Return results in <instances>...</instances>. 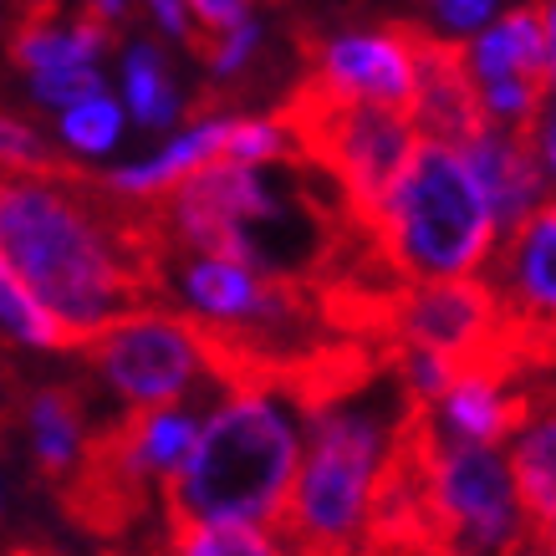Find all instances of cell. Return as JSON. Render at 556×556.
I'll return each instance as SVG.
<instances>
[{"label":"cell","mask_w":556,"mask_h":556,"mask_svg":"<svg viewBox=\"0 0 556 556\" xmlns=\"http://www.w3.org/2000/svg\"><path fill=\"white\" fill-rule=\"evenodd\" d=\"M123 83H128V108L143 128H169L179 118V92L169 83V67L153 47H134L123 62Z\"/></svg>","instance_id":"d6986e66"},{"label":"cell","mask_w":556,"mask_h":556,"mask_svg":"<svg viewBox=\"0 0 556 556\" xmlns=\"http://www.w3.org/2000/svg\"><path fill=\"white\" fill-rule=\"evenodd\" d=\"M92 11H98V16H118L123 0H92Z\"/></svg>","instance_id":"f546056e"},{"label":"cell","mask_w":556,"mask_h":556,"mask_svg":"<svg viewBox=\"0 0 556 556\" xmlns=\"http://www.w3.org/2000/svg\"><path fill=\"white\" fill-rule=\"evenodd\" d=\"M506 459L531 526H546L556 516V399L541 383L531 388L521 424L510 429Z\"/></svg>","instance_id":"7c38bea8"},{"label":"cell","mask_w":556,"mask_h":556,"mask_svg":"<svg viewBox=\"0 0 556 556\" xmlns=\"http://www.w3.org/2000/svg\"><path fill=\"white\" fill-rule=\"evenodd\" d=\"M546 62H552V77H556V0L546 5Z\"/></svg>","instance_id":"f1b7e54d"},{"label":"cell","mask_w":556,"mask_h":556,"mask_svg":"<svg viewBox=\"0 0 556 556\" xmlns=\"http://www.w3.org/2000/svg\"><path fill=\"white\" fill-rule=\"evenodd\" d=\"M414 31V62H419V98H414V123H419L424 138H439V143H470L480 128H485V102H480V83L470 72V47L459 41H434Z\"/></svg>","instance_id":"9c48e42d"},{"label":"cell","mask_w":556,"mask_h":556,"mask_svg":"<svg viewBox=\"0 0 556 556\" xmlns=\"http://www.w3.org/2000/svg\"><path fill=\"white\" fill-rule=\"evenodd\" d=\"M368 240L399 281H465L501 251V219L465 149L424 138L372 210Z\"/></svg>","instance_id":"277c9868"},{"label":"cell","mask_w":556,"mask_h":556,"mask_svg":"<svg viewBox=\"0 0 556 556\" xmlns=\"http://www.w3.org/2000/svg\"><path fill=\"white\" fill-rule=\"evenodd\" d=\"M434 11L450 26H480V21L495 11V0H434Z\"/></svg>","instance_id":"484cf974"},{"label":"cell","mask_w":556,"mask_h":556,"mask_svg":"<svg viewBox=\"0 0 556 556\" xmlns=\"http://www.w3.org/2000/svg\"><path fill=\"white\" fill-rule=\"evenodd\" d=\"M321 87H332L342 98L378 102V108H399L414 118V98H419V62H414V31L408 26H388L368 36H342L317 51Z\"/></svg>","instance_id":"52a82bcc"},{"label":"cell","mask_w":556,"mask_h":556,"mask_svg":"<svg viewBox=\"0 0 556 556\" xmlns=\"http://www.w3.org/2000/svg\"><path fill=\"white\" fill-rule=\"evenodd\" d=\"M526 556H556V516L546 526H536V541H531V552Z\"/></svg>","instance_id":"83f0119b"},{"label":"cell","mask_w":556,"mask_h":556,"mask_svg":"<svg viewBox=\"0 0 556 556\" xmlns=\"http://www.w3.org/2000/svg\"><path fill=\"white\" fill-rule=\"evenodd\" d=\"M0 255L62 321L72 348L159 302L164 230L153 204L123 200L83 169H0Z\"/></svg>","instance_id":"6da1fadb"},{"label":"cell","mask_w":556,"mask_h":556,"mask_svg":"<svg viewBox=\"0 0 556 556\" xmlns=\"http://www.w3.org/2000/svg\"><path fill=\"white\" fill-rule=\"evenodd\" d=\"M0 169H11V174H67L72 164L67 159H56L36 128H26V123L0 113Z\"/></svg>","instance_id":"44dd1931"},{"label":"cell","mask_w":556,"mask_h":556,"mask_svg":"<svg viewBox=\"0 0 556 556\" xmlns=\"http://www.w3.org/2000/svg\"><path fill=\"white\" fill-rule=\"evenodd\" d=\"M169 556H287V546L266 526L200 521V526H174Z\"/></svg>","instance_id":"ac0fdd59"},{"label":"cell","mask_w":556,"mask_h":556,"mask_svg":"<svg viewBox=\"0 0 556 556\" xmlns=\"http://www.w3.org/2000/svg\"><path fill=\"white\" fill-rule=\"evenodd\" d=\"M108 47V16H83L72 26H56L47 11H36L26 26L16 31V62L31 77H47V72H77V67H98V51Z\"/></svg>","instance_id":"9a60e30c"},{"label":"cell","mask_w":556,"mask_h":556,"mask_svg":"<svg viewBox=\"0 0 556 556\" xmlns=\"http://www.w3.org/2000/svg\"><path fill=\"white\" fill-rule=\"evenodd\" d=\"M153 5V16H159V26L169 36H179V41H200V31L189 26V16H185V0H149Z\"/></svg>","instance_id":"4316f807"},{"label":"cell","mask_w":556,"mask_h":556,"mask_svg":"<svg viewBox=\"0 0 556 556\" xmlns=\"http://www.w3.org/2000/svg\"><path fill=\"white\" fill-rule=\"evenodd\" d=\"M306 419L312 408L291 378L225 388L189 459L164 480V526L230 521L276 531L302 470Z\"/></svg>","instance_id":"3957f363"},{"label":"cell","mask_w":556,"mask_h":556,"mask_svg":"<svg viewBox=\"0 0 556 556\" xmlns=\"http://www.w3.org/2000/svg\"><path fill=\"white\" fill-rule=\"evenodd\" d=\"M83 353L98 368L102 383L123 399L128 414L134 408L185 404L204 378H215L225 388L210 332L164 302L128 312L123 321H113L108 332H98L87 342Z\"/></svg>","instance_id":"8992f818"},{"label":"cell","mask_w":556,"mask_h":556,"mask_svg":"<svg viewBox=\"0 0 556 556\" xmlns=\"http://www.w3.org/2000/svg\"><path fill=\"white\" fill-rule=\"evenodd\" d=\"M526 372L501 368V363H470L455 372V383L444 388V399L429 404V419L450 439H470V444H506L510 429L521 424L531 404Z\"/></svg>","instance_id":"8fae6325"},{"label":"cell","mask_w":556,"mask_h":556,"mask_svg":"<svg viewBox=\"0 0 556 556\" xmlns=\"http://www.w3.org/2000/svg\"><path fill=\"white\" fill-rule=\"evenodd\" d=\"M306 408L312 419H306L302 470L276 536L291 556H363L383 475L419 404L404 393L388 357L363 383L327 393Z\"/></svg>","instance_id":"7a4b0ae2"},{"label":"cell","mask_w":556,"mask_h":556,"mask_svg":"<svg viewBox=\"0 0 556 556\" xmlns=\"http://www.w3.org/2000/svg\"><path fill=\"white\" fill-rule=\"evenodd\" d=\"M230 128H236V118H204V123H194L189 134L174 138L164 153H153L143 164H128V169H113L102 185L113 189V194H123V200H138V204L164 200L169 189L185 185L189 174H200L204 164L225 159Z\"/></svg>","instance_id":"4fadbf2b"},{"label":"cell","mask_w":556,"mask_h":556,"mask_svg":"<svg viewBox=\"0 0 556 556\" xmlns=\"http://www.w3.org/2000/svg\"><path fill=\"white\" fill-rule=\"evenodd\" d=\"M516 357L531 378H556V327H541V332L516 327Z\"/></svg>","instance_id":"603a6c76"},{"label":"cell","mask_w":556,"mask_h":556,"mask_svg":"<svg viewBox=\"0 0 556 556\" xmlns=\"http://www.w3.org/2000/svg\"><path fill=\"white\" fill-rule=\"evenodd\" d=\"M287 556H291V552H287Z\"/></svg>","instance_id":"4dcf8cb0"},{"label":"cell","mask_w":556,"mask_h":556,"mask_svg":"<svg viewBox=\"0 0 556 556\" xmlns=\"http://www.w3.org/2000/svg\"><path fill=\"white\" fill-rule=\"evenodd\" d=\"M470 72L475 83H501V77H536L552 83V62H546V5H526L510 11L501 26H490L470 41Z\"/></svg>","instance_id":"5bb4252c"},{"label":"cell","mask_w":556,"mask_h":556,"mask_svg":"<svg viewBox=\"0 0 556 556\" xmlns=\"http://www.w3.org/2000/svg\"><path fill=\"white\" fill-rule=\"evenodd\" d=\"M485 281L521 332L556 327V200H546L521 230L501 240V251L485 266Z\"/></svg>","instance_id":"ba28073f"},{"label":"cell","mask_w":556,"mask_h":556,"mask_svg":"<svg viewBox=\"0 0 556 556\" xmlns=\"http://www.w3.org/2000/svg\"><path fill=\"white\" fill-rule=\"evenodd\" d=\"M281 123L296 138V153H306L317 169L338 179L363 230H368L372 210L383 204V194L399 185V174L408 169L414 149L424 143L419 123L408 113L342 98L332 87H321L317 77L291 92V102L281 108Z\"/></svg>","instance_id":"5b68a950"},{"label":"cell","mask_w":556,"mask_h":556,"mask_svg":"<svg viewBox=\"0 0 556 556\" xmlns=\"http://www.w3.org/2000/svg\"><path fill=\"white\" fill-rule=\"evenodd\" d=\"M31 92L51 108H62L67 113L72 102L83 98H98L102 92V72L98 67H77V72H47V77H31Z\"/></svg>","instance_id":"7402d4cb"},{"label":"cell","mask_w":556,"mask_h":556,"mask_svg":"<svg viewBox=\"0 0 556 556\" xmlns=\"http://www.w3.org/2000/svg\"><path fill=\"white\" fill-rule=\"evenodd\" d=\"M465 159H470V169L480 174V185H485L490 210L501 219V236L521 230L526 219L546 204V194H552V179L541 169V153H536L531 128L485 123V128L465 143Z\"/></svg>","instance_id":"30bf717a"},{"label":"cell","mask_w":556,"mask_h":556,"mask_svg":"<svg viewBox=\"0 0 556 556\" xmlns=\"http://www.w3.org/2000/svg\"><path fill=\"white\" fill-rule=\"evenodd\" d=\"M0 327L16 342H26V348H62V353L72 348V338L62 332V321L41 306V296L21 281L16 266H11L5 255H0Z\"/></svg>","instance_id":"e0dca14e"},{"label":"cell","mask_w":556,"mask_h":556,"mask_svg":"<svg viewBox=\"0 0 556 556\" xmlns=\"http://www.w3.org/2000/svg\"><path fill=\"white\" fill-rule=\"evenodd\" d=\"M26 424H31V450H36L41 475H51V480H72V475L83 470L92 439H87L83 399H77L72 388H41V393L31 399Z\"/></svg>","instance_id":"2e32d148"},{"label":"cell","mask_w":556,"mask_h":556,"mask_svg":"<svg viewBox=\"0 0 556 556\" xmlns=\"http://www.w3.org/2000/svg\"><path fill=\"white\" fill-rule=\"evenodd\" d=\"M531 138H536L541 169H546V179L556 185V77L546 83V98H541V113H536V123H531Z\"/></svg>","instance_id":"cb8c5ba5"},{"label":"cell","mask_w":556,"mask_h":556,"mask_svg":"<svg viewBox=\"0 0 556 556\" xmlns=\"http://www.w3.org/2000/svg\"><path fill=\"white\" fill-rule=\"evenodd\" d=\"M62 138H67L77 153H108V149H113V143L123 138V113H118V102L108 98V92L72 102L67 113H62Z\"/></svg>","instance_id":"ffe728a7"},{"label":"cell","mask_w":556,"mask_h":556,"mask_svg":"<svg viewBox=\"0 0 556 556\" xmlns=\"http://www.w3.org/2000/svg\"><path fill=\"white\" fill-rule=\"evenodd\" d=\"M189 11L215 31H236V26L251 21V0H189Z\"/></svg>","instance_id":"d4e9b609"}]
</instances>
